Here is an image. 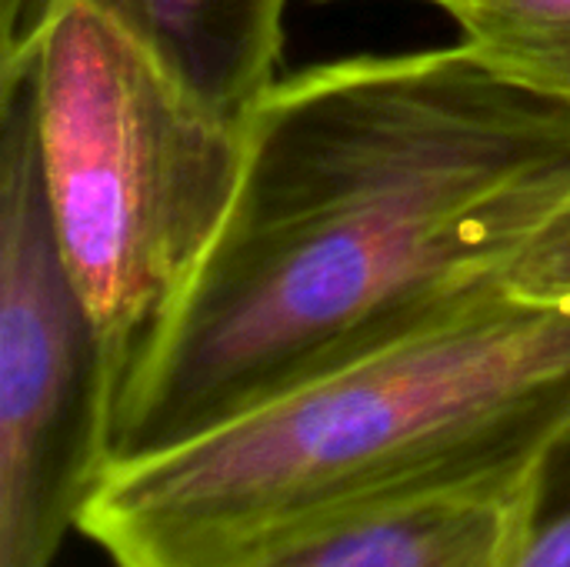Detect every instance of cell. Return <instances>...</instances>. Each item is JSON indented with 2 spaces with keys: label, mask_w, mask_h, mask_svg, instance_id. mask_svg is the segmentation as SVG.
<instances>
[{
  "label": "cell",
  "mask_w": 570,
  "mask_h": 567,
  "mask_svg": "<svg viewBox=\"0 0 570 567\" xmlns=\"http://www.w3.org/2000/svg\"><path fill=\"white\" fill-rule=\"evenodd\" d=\"M458 27L498 77L570 107V0H474Z\"/></svg>",
  "instance_id": "cell-7"
},
{
  "label": "cell",
  "mask_w": 570,
  "mask_h": 567,
  "mask_svg": "<svg viewBox=\"0 0 570 567\" xmlns=\"http://www.w3.org/2000/svg\"><path fill=\"white\" fill-rule=\"evenodd\" d=\"M504 287L528 301L570 307V187L521 244Z\"/></svg>",
  "instance_id": "cell-8"
},
{
  "label": "cell",
  "mask_w": 570,
  "mask_h": 567,
  "mask_svg": "<svg viewBox=\"0 0 570 567\" xmlns=\"http://www.w3.org/2000/svg\"><path fill=\"white\" fill-rule=\"evenodd\" d=\"M570 307L498 287L187 441L120 458L77 531L114 567H254L364 515L554 461Z\"/></svg>",
  "instance_id": "cell-2"
},
{
  "label": "cell",
  "mask_w": 570,
  "mask_h": 567,
  "mask_svg": "<svg viewBox=\"0 0 570 567\" xmlns=\"http://www.w3.org/2000/svg\"><path fill=\"white\" fill-rule=\"evenodd\" d=\"M548 468L364 515L254 567H528Z\"/></svg>",
  "instance_id": "cell-5"
},
{
  "label": "cell",
  "mask_w": 570,
  "mask_h": 567,
  "mask_svg": "<svg viewBox=\"0 0 570 567\" xmlns=\"http://www.w3.org/2000/svg\"><path fill=\"white\" fill-rule=\"evenodd\" d=\"M63 3V0H60ZM217 117L247 127L274 90L287 0H77Z\"/></svg>",
  "instance_id": "cell-6"
},
{
  "label": "cell",
  "mask_w": 570,
  "mask_h": 567,
  "mask_svg": "<svg viewBox=\"0 0 570 567\" xmlns=\"http://www.w3.org/2000/svg\"><path fill=\"white\" fill-rule=\"evenodd\" d=\"M20 70L60 257L130 371L230 211L247 127L207 110L77 0L57 7Z\"/></svg>",
  "instance_id": "cell-3"
},
{
  "label": "cell",
  "mask_w": 570,
  "mask_h": 567,
  "mask_svg": "<svg viewBox=\"0 0 570 567\" xmlns=\"http://www.w3.org/2000/svg\"><path fill=\"white\" fill-rule=\"evenodd\" d=\"M424 3H431V7H441V10H444L451 20H458V17H461V13H464V10H468L474 0H424Z\"/></svg>",
  "instance_id": "cell-10"
},
{
  "label": "cell",
  "mask_w": 570,
  "mask_h": 567,
  "mask_svg": "<svg viewBox=\"0 0 570 567\" xmlns=\"http://www.w3.org/2000/svg\"><path fill=\"white\" fill-rule=\"evenodd\" d=\"M570 187V107L468 43L281 77L230 211L137 351L114 461L187 441L504 287Z\"/></svg>",
  "instance_id": "cell-1"
},
{
  "label": "cell",
  "mask_w": 570,
  "mask_h": 567,
  "mask_svg": "<svg viewBox=\"0 0 570 567\" xmlns=\"http://www.w3.org/2000/svg\"><path fill=\"white\" fill-rule=\"evenodd\" d=\"M124 364L50 224L27 70L0 80V567H50L114 465Z\"/></svg>",
  "instance_id": "cell-4"
},
{
  "label": "cell",
  "mask_w": 570,
  "mask_h": 567,
  "mask_svg": "<svg viewBox=\"0 0 570 567\" xmlns=\"http://www.w3.org/2000/svg\"><path fill=\"white\" fill-rule=\"evenodd\" d=\"M57 7L60 0H0V80L27 63Z\"/></svg>",
  "instance_id": "cell-9"
}]
</instances>
